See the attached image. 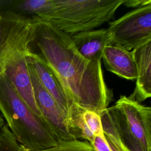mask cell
I'll return each instance as SVG.
<instances>
[{
  "label": "cell",
  "mask_w": 151,
  "mask_h": 151,
  "mask_svg": "<svg viewBox=\"0 0 151 151\" xmlns=\"http://www.w3.org/2000/svg\"><path fill=\"white\" fill-rule=\"evenodd\" d=\"M29 51L54 71L74 103L99 114L108 107L113 92L106 84L101 61L84 58L76 50L71 35L37 18Z\"/></svg>",
  "instance_id": "6da1fadb"
},
{
  "label": "cell",
  "mask_w": 151,
  "mask_h": 151,
  "mask_svg": "<svg viewBox=\"0 0 151 151\" xmlns=\"http://www.w3.org/2000/svg\"><path fill=\"white\" fill-rule=\"evenodd\" d=\"M125 0H54L50 22L73 35L93 30L112 19Z\"/></svg>",
  "instance_id": "277c9868"
},
{
  "label": "cell",
  "mask_w": 151,
  "mask_h": 151,
  "mask_svg": "<svg viewBox=\"0 0 151 151\" xmlns=\"http://www.w3.org/2000/svg\"><path fill=\"white\" fill-rule=\"evenodd\" d=\"M0 113L18 143L38 150L54 146L57 140L42 117L20 96L9 79L0 74Z\"/></svg>",
  "instance_id": "3957f363"
},
{
  "label": "cell",
  "mask_w": 151,
  "mask_h": 151,
  "mask_svg": "<svg viewBox=\"0 0 151 151\" xmlns=\"http://www.w3.org/2000/svg\"><path fill=\"white\" fill-rule=\"evenodd\" d=\"M150 3L151 0H125L123 5L127 7H133L136 8Z\"/></svg>",
  "instance_id": "e0dca14e"
},
{
  "label": "cell",
  "mask_w": 151,
  "mask_h": 151,
  "mask_svg": "<svg viewBox=\"0 0 151 151\" xmlns=\"http://www.w3.org/2000/svg\"><path fill=\"white\" fill-rule=\"evenodd\" d=\"M117 133L127 143H137L143 151H151V108L122 96L104 110Z\"/></svg>",
  "instance_id": "5b68a950"
},
{
  "label": "cell",
  "mask_w": 151,
  "mask_h": 151,
  "mask_svg": "<svg viewBox=\"0 0 151 151\" xmlns=\"http://www.w3.org/2000/svg\"><path fill=\"white\" fill-rule=\"evenodd\" d=\"M129 148L132 150V151H143L142 148L139 145H131L129 146Z\"/></svg>",
  "instance_id": "ac0fdd59"
},
{
  "label": "cell",
  "mask_w": 151,
  "mask_h": 151,
  "mask_svg": "<svg viewBox=\"0 0 151 151\" xmlns=\"http://www.w3.org/2000/svg\"><path fill=\"white\" fill-rule=\"evenodd\" d=\"M91 145L95 151H113L108 143L104 134L103 136H96Z\"/></svg>",
  "instance_id": "2e32d148"
},
{
  "label": "cell",
  "mask_w": 151,
  "mask_h": 151,
  "mask_svg": "<svg viewBox=\"0 0 151 151\" xmlns=\"http://www.w3.org/2000/svg\"><path fill=\"white\" fill-rule=\"evenodd\" d=\"M77 51L86 60L101 61L104 50L111 44L107 29H93L71 35Z\"/></svg>",
  "instance_id": "30bf717a"
},
{
  "label": "cell",
  "mask_w": 151,
  "mask_h": 151,
  "mask_svg": "<svg viewBox=\"0 0 151 151\" xmlns=\"http://www.w3.org/2000/svg\"><path fill=\"white\" fill-rule=\"evenodd\" d=\"M20 145L6 124L0 130V151H19Z\"/></svg>",
  "instance_id": "9a60e30c"
},
{
  "label": "cell",
  "mask_w": 151,
  "mask_h": 151,
  "mask_svg": "<svg viewBox=\"0 0 151 151\" xmlns=\"http://www.w3.org/2000/svg\"><path fill=\"white\" fill-rule=\"evenodd\" d=\"M102 59L108 71L127 80H136L137 73L133 51L109 44L104 50Z\"/></svg>",
  "instance_id": "8fae6325"
},
{
  "label": "cell",
  "mask_w": 151,
  "mask_h": 151,
  "mask_svg": "<svg viewBox=\"0 0 151 151\" xmlns=\"http://www.w3.org/2000/svg\"><path fill=\"white\" fill-rule=\"evenodd\" d=\"M19 151H95V150L88 142L74 139L57 141L54 146L45 149L38 150H29L20 145Z\"/></svg>",
  "instance_id": "4fadbf2b"
},
{
  "label": "cell",
  "mask_w": 151,
  "mask_h": 151,
  "mask_svg": "<svg viewBox=\"0 0 151 151\" xmlns=\"http://www.w3.org/2000/svg\"><path fill=\"white\" fill-rule=\"evenodd\" d=\"M4 124H5V120L0 113V130L4 126Z\"/></svg>",
  "instance_id": "d6986e66"
},
{
  "label": "cell",
  "mask_w": 151,
  "mask_h": 151,
  "mask_svg": "<svg viewBox=\"0 0 151 151\" xmlns=\"http://www.w3.org/2000/svg\"><path fill=\"white\" fill-rule=\"evenodd\" d=\"M83 117L86 127L95 136H103L100 116L94 111L84 109Z\"/></svg>",
  "instance_id": "5bb4252c"
},
{
  "label": "cell",
  "mask_w": 151,
  "mask_h": 151,
  "mask_svg": "<svg viewBox=\"0 0 151 151\" xmlns=\"http://www.w3.org/2000/svg\"><path fill=\"white\" fill-rule=\"evenodd\" d=\"M111 44L128 51L151 41V3L111 22L107 29Z\"/></svg>",
  "instance_id": "8992f818"
},
{
  "label": "cell",
  "mask_w": 151,
  "mask_h": 151,
  "mask_svg": "<svg viewBox=\"0 0 151 151\" xmlns=\"http://www.w3.org/2000/svg\"><path fill=\"white\" fill-rule=\"evenodd\" d=\"M54 11V0H0V12H11L47 22Z\"/></svg>",
  "instance_id": "7c38bea8"
},
{
  "label": "cell",
  "mask_w": 151,
  "mask_h": 151,
  "mask_svg": "<svg viewBox=\"0 0 151 151\" xmlns=\"http://www.w3.org/2000/svg\"><path fill=\"white\" fill-rule=\"evenodd\" d=\"M132 51L137 77L134 91L128 97L140 103L151 96V41Z\"/></svg>",
  "instance_id": "9c48e42d"
},
{
  "label": "cell",
  "mask_w": 151,
  "mask_h": 151,
  "mask_svg": "<svg viewBox=\"0 0 151 151\" xmlns=\"http://www.w3.org/2000/svg\"><path fill=\"white\" fill-rule=\"evenodd\" d=\"M26 59L27 63L33 68L43 87L60 107L69 124V110L74 102L67 96L60 78L49 65L37 55L28 51Z\"/></svg>",
  "instance_id": "ba28073f"
},
{
  "label": "cell",
  "mask_w": 151,
  "mask_h": 151,
  "mask_svg": "<svg viewBox=\"0 0 151 151\" xmlns=\"http://www.w3.org/2000/svg\"><path fill=\"white\" fill-rule=\"evenodd\" d=\"M27 64L37 106L54 137L57 141L76 139L60 107L43 87L32 66Z\"/></svg>",
  "instance_id": "52a82bcc"
},
{
  "label": "cell",
  "mask_w": 151,
  "mask_h": 151,
  "mask_svg": "<svg viewBox=\"0 0 151 151\" xmlns=\"http://www.w3.org/2000/svg\"><path fill=\"white\" fill-rule=\"evenodd\" d=\"M37 18L0 12V74H5L27 105L37 114L26 59L33 38Z\"/></svg>",
  "instance_id": "7a4b0ae2"
}]
</instances>
